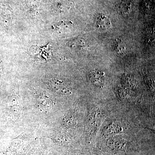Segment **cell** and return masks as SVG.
<instances>
[{"label": "cell", "instance_id": "6da1fadb", "mask_svg": "<svg viewBox=\"0 0 155 155\" xmlns=\"http://www.w3.org/2000/svg\"><path fill=\"white\" fill-rule=\"evenodd\" d=\"M51 88L54 91L62 94H70L72 93V88L69 84L60 79H54L49 84Z\"/></svg>", "mask_w": 155, "mask_h": 155}, {"label": "cell", "instance_id": "7a4b0ae2", "mask_svg": "<svg viewBox=\"0 0 155 155\" xmlns=\"http://www.w3.org/2000/svg\"><path fill=\"white\" fill-rule=\"evenodd\" d=\"M37 105L39 110L42 112H48L51 109L52 102L49 96L42 93H35Z\"/></svg>", "mask_w": 155, "mask_h": 155}, {"label": "cell", "instance_id": "3957f363", "mask_svg": "<svg viewBox=\"0 0 155 155\" xmlns=\"http://www.w3.org/2000/svg\"><path fill=\"white\" fill-rule=\"evenodd\" d=\"M90 80L91 83L98 87H102L104 85L105 74L99 71H91L90 73Z\"/></svg>", "mask_w": 155, "mask_h": 155}, {"label": "cell", "instance_id": "277c9868", "mask_svg": "<svg viewBox=\"0 0 155 155\" xmlns=\"http://www.w3.org/2000/svg\"><path fill=\"white\" fill-rule=\"evenodd\" d=\"M126 140L122 137L116 136L108 139V147L112 149L120 150H122L126 146Z\"/></svg>", "mask_w": 155, "mask_h": 155}, {"label": "cell", "instance_id": "5b68a950", "mask_svg": "<svg viewBox=\"0 0 155 155\" xmlns=\"http://www.w3.org/2000/svg\"><path fill=\"white\" fill-rule=\"evenodd\" d=\"M73 27V23L70 21H62L53 25L54 29L60 33L69 32Z\"/></svg>", "mask_w": 155, "mask_h": 155}, {"label": "cell", "instance_id": "8992f818", "mask_svg": "<svg viewBox=\"0 0 155 155\" xmlns=\"http://www.w3.org/2000/svg\"><path fill=\"white\" fill-rule=\"evenodd\" d=\"M95 23L97 28L101 30H107L110 29L111 26L110 19L102 14H100L97 17Z\"/></svg>", "mask_w": 155, "mask_h": 155}, {"label": "cell", "instance_id": "52a82bcc", "mask_svg": "<svg viewBox=\"0 0 155 155\" xmlns=\"http://www.w3.org/2000/svg\"><path fill=\"white\" fill-rule=\"evenodd\" d=\"M134 7L133 0H124L120 5V9L124 14H129L132 11Z\"/></svg>", "mask_w": 155, "mask_h": 155}, {"label": "cell", "instance_id": "ba28073f", "mask_svg": "<svg viewBox=\"0 0 155 155\" xmlns=\"http://www.w3.org/2000/svg\"><path fill=\"white\" fill-rule=\"evenodd\" d=\"M114 48L117 54L119 55H123L126 51L125 44L122 39H116L114 43Z\"/></svg>", "mask_w": 155, "mask_h": 155}, {"label": "cell", "instance_id": "9c48e42d", "mask_svg": "<svg viewBox=\"0 0 155 155\" xmlns=\"http://www.w3.org/2000/svg\"><path fill=\"white\" fill-rule=\"evenodd\" d=\"M122 130V127L119 124L111 123L105 127L104 132L108 134H115L120 133Z\"/></svg>", "mask_w": 155, "mask_h": 155}, {"label": "cell", "instance_id": "30bf717a", "mask_svg": "<svg viewBox=\"0 0 155 155\" xmlns=\"http://www.w3.org/2000/svg\"><path fill=\"white\" fill-rule=\"evenodd\" d=\"M2 65H1V63H0V79H1V76H2Z\"/></svg>", "mask_w": 155, "mask_h": 155}, {"label": "cell", "instance_id": "8fae6325", "mask_svg": "<svg viewBox=\"0 0 155 155\" xmlns=\"http://www.w3.org/2000/svg\"><path fill=\"white\" fill-rule=\"evenodd\" d=\"M92 155V154H89V155Z\"/></svg>", "mask_w": 155, "mask_h": 155}]
</instances>
